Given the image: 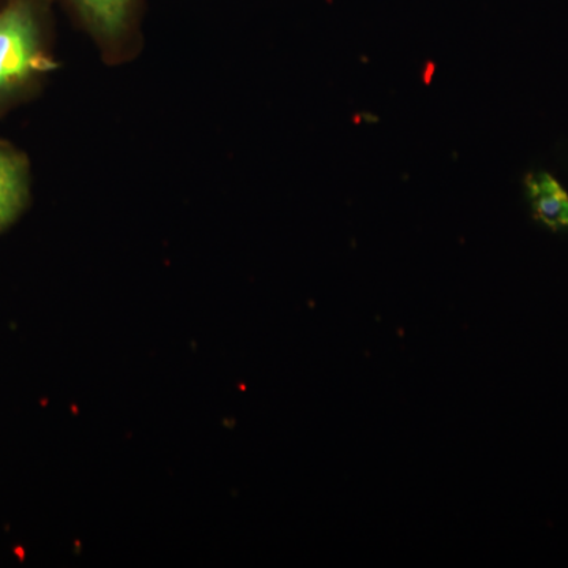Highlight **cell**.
<instances>
[{
  "mask_svg": "<svg viewBox=\"0 0 568 568\" xmlns=\"http://www.w3.org/2000/svg\"><path fill=\"white\" fill-rule=\"evenodd\" d=\"M44 69L39 13L31 0L0 10V100L21 91Z\"/></svg>",
  "mask_w": 568,
  "mask_h": 568,
  "instance_id": "obj_1",
  "label": "cell"
},
{
  "mask_svg": "<svg viewBox=\"0 0 568 568\" xmlns=\"http://www.w3.org/2000/svg\"><path fill=\"white\" fill-rule=\"evenodd\" d=\"M29 164L20 152L0 144V233L20 216L29 197Z\"/></svg>",
  "mask_w": 568,
  "mask_h": 568,
  "instance_id": "obj_2",
  "label": "cell"
},
{
  "mask_svg": "<svg viewBox=\"0 0 568 568\" xmlns=\"http://www.w3.org/2000/svg\"><path fill=\"white\" fill-rule=\"evenodd\" d=\"M534 219L552 233L568 230V194L551 174L538 171L525 179Z\"/></svg>",
  "mask_w": 568,
  "mask_h": 568,
  "instance_id": "obj_3",
  "label": "cell"
},
{
  "mask_svg": "<svg viewBox=\"0 0 568 568\" xmlns=\"http://www.w3.org/2000/svg\"><path fill=\"white\" fill-rule=\"evenodd\" d=\"M134 0H71L93 32L115 39L125 31Z\"/></svg>",
  "mask_w": 568,
  "mask_h": 568,
  "instance_id": "obj_4",
  "label": "cell"
}]
</instances>
